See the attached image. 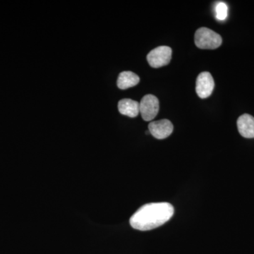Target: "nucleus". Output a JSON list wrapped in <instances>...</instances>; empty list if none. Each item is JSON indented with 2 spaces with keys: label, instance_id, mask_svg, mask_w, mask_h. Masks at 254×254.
Listing matches in <instances>:
<instances>
[{
  "label": "nucleus",
  "instance_id": "6e6552de",
  "mask_svg": "<svg viewBox=\"0 0 254 254\" xmlns=\"http://www.w3.org/2000/svg\"><path fill=\"white\" fill-rule=\"evenodd\" d=\"M118 110L122 115L131 118H136L140 113L139 103L135 100L125 98L119 101Z\"/></svg>",
  "mask_w": 254,
  "mask_h": 254
},
{
  "label": "nucleus",
  "instance_id": "423d86ee",
  "mask_svg": "<svg viewBox=\"0 0 254 254\" xmlns=\"http://www.w3.org/2000/svg\"><path fill=\"white\" fill-rule=\"evenodd\" d=\"M173 125L168 120H161L152 122L148 125V129L152 136L157 139H165L172 134Z\"/></svg>",
  "mask_w": 254,
  "mask_h": 254
},
{
  "label": "nucleus",
  "instance_id": "9d476101",
  "mask_svg": "<svg viewBox=\"0 0 254 254\" xmlns=\"http://www.w3.org/2000/svg\"><path fill=\"white\" fill-rule=\"evenodd\" d=\"M228 6L225 2H218L215 6V16L219 21H224L227 17Z\"/></svg>",
  "mask_w": 254,
  "mask_h": 254
},
{
  "label": "nucleus",
  "instance_id": "7ed1b4c3",
  "mask_svg": "<svg viewBox=\"0 0 254 254\" xmlns=\"http://www.w3.org/2000/svg\"><path fill=\"white\" fill-rule=\"evenodd\" d=\"M171 48L168 46H160L155 48L147 55V60L153 68H160L166 66L172 58Z\"/></svg>",
  "mask_w": 254,
  "mask_h": 254
},
{
  "label": "nucleus",
  "instance_id": "39448f33",
  "mask_svg": "<svg viewBox=\"0 0 254 254\" xmlns=\"http://www.w3.org/2000/svg\"><path fill=\"white\" fill-rule=\"evenodd\" d=\"M215 88V82L213 76L208 71L200 73L196 79L195 91L197 95L202 99L208 98L213 93Z\"/></svg>",
  "mask_w": 254,
  "mask_h": 254
},
{
  "label": "nucleus",
  "instance_id": "0eeeda50",
  "mask_svg": "<svg viewBox=\"0 0 254 254\" xmlns=\"http://www.w3.org/2000/svg\"><path fill=\"white\" fill-rule=\"evenodd\" d=\"M237 128L241 136L247 138H254V118L248 114L242 115L237 120Z\"/></svg>",
  "mask_w": 254,
  "mask_h": 254
},
{
  "label": "nucleus",
  "instance_id": "f257e3e1",
  "mask_svg": "<svg viewBox=\"0 0 254 254\" xmlns=\"http://www.w3.org/2000/svg\"><path fill=\"white\" fill-rule=\"evenodd\" d=\"M173 205L166 202L152 203L141 206L130 218V225L140 231H148L161 226L173 216Z\"/></svg>",
  "mask_w": 254,
  "mask_h": 254
},
{
  "label": "nucleus",
  "instance_id": "1a4fd4ad",
  "mask_svg": "<svg viewBox=\"0 0 254 254\" xmlns=\"http://www.w3.org/2000/svg\"><path fill=\"white\" fill-rule=\"evenodd\" d=\"M139 81V76L136 73L132 71H123L119 74L117 84L120 89L125 90L136 86Z\"/></svg>",
  "mask_w": 254,
  "mask_h": 254
},
{
  "label": "nucleus",
  "instance_id": "f03ea898",
  "mask_svg": "<svg viewBox=\"0 0 254 254\" xmlns=\"http://www.w3.org/2000/svg\"><path fill=\"white\" fill-rule=\"evenodd\" d=\"M195 44L200 49L215 50L222 45V37L208 28H200L195 31Z\"/></svg>",
  "mask_w": 254,
  "mask_h": 254
},
{
  "label": "nucleus",
  "instance_id": "20e7f679",
  "mask_svg": "<svg viewBox=\"0 0 254 254\" xmlns=\"http://www.w3.org/2000/svg\"><path fill=\"white\" fill-rule=\"evenodd\" d=\"M140 113L142 118L146 122L152 121L159 112V100L155 95H145L139 103Z\"/></svg>",
  "mask_w": 254,
  "mask_h": 254
}]
</instances>
